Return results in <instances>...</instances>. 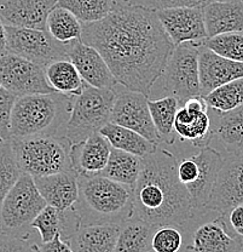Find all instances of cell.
I'll use <instances>...</instances> for the list:
<instances>
[{"instance_id": "6da1fadb", "label": "cell", "mask_w": 243, "mask_h": 252, "mask_svg": "<svg viewBox=\"0 0 243 252\" xmlns=\"http://www.w3.org/2000/svg\"><path fill=\"white\" fill-rule=\"evenodd\" d=\"M81 41L95 47L117 84L149 96L174 45L156 11L116 0L103 20L82 23Z\"/></svg>"}, {"instance_id": "7a4b0ae2", "label": "cell", "mask_w": 243, "mask_h": 252, "mask_svg": "<svg viewBox=\"0 0 243 252\" xmlns=\"http://www.w3.org/2000/svg\"><path fill=\"white\" fill-rule=\"evenodd\" d=\"M178 159L166 148L143 158V169L133 187V212L138 217L159 228L174 225L184 228L194 217V209L188 189L177 173Z\"/></svg>"}, {"instance_id": "3957f363", "label": "cell", "mask_w": 243, "mask_h": 252, "mask_svg": "<svg viewBox=\"0 0 243 252\" xmlns=\"http://www.w3.org/2000/svg\"><path fill=\"white\" fill-rule=\"evenodd\" d=\"M133 189L102 175L78 176L74 209L81 225H122L132 216Z\"/></svg>"}, {"instance_id": "277c9868", "label": "cell", "mask_w": 243, "mask_h": 252, "mask_svg": "<svg viewBox=\"0 0 243 252\" xmlns=\"http://www.w3.org/2000/svg\"><path fill=\"white\" fill-rule=\"evenodd\" d=\"M73 98L56 91L16 97L10 115L11 138L59 136L69 118Z\"/></svg>"}, {"instance_id": "5b68a950", "label": "cell", "mask_w": 243, "mask_h": 252, "mask_svg": "<svg viewBox=\"0 0 243 252\" xmlns=\"http://www.w3.org/2000/svg\"><path fill=\"white\" fill-rule=\"evenodd\" d=\"M11 142L21 172L35 178L73 170V143L65 136L11 138Z\"/></svg>"}, {"instance_id": "8992f818", "label": "cell", "mask_w": 243, "mask_h": 252, "mask_svg": "<svg viewBox=\"0 0 243 252\" xmlns=\"http://www.w3.org/2000/svg\"><path fill=\"white\" fill-rule=\"evenodd\" d=\"M115 97L114 89H98L85 84L82 93L73 98L69 118L59 136H65L75 144L98 132L110 122Z\"/></svg>"}, {"instance_id": "52a82bcc", "label": "cell", "mask_w": 243, "mask_h": 252, "mask_svg": "<svg viewBox=\"0 0 243 252\" xmlns=\"http://www.w3.org/2000/svg\"><path fill=\"white\" fill-rule=\"evenodd\" d=\"M46 205L34 177L22 172L0 206V222L4 233L21 234L23 229L30 228V223Z\"/></svg>"}, {"instance_id": "ba28073f", "label": "cell", "mask_w": 243, "mask_h": 252, "mask_svg": "<svg viewBox=\"0 0 243 252\" xmlns=\"http://www.w3.org/2000/svg\"><path fill=\"white\" fill-rule=\"evenodd\" d=\"M203 43L187 41L174 46L164 72V90L176 97L180 104L201 96L198 77V52Z\"/></svg>"}, {"instance_id": "9c48e42d", "label": "cell", "mask_w": 243, "mask_h": 252, "mask_svg": "<svg viewBox=\"0 0 243 252\" xmlns=\"http://www.w3.org/2000/svg\"><path fill=\"white\" fill-rule=\"evenodd\" d=\"M6 36L7 52L23 57L44 68L56 60L68 59V51L73 43L57 41L46 30L12 26H6Z\"/></svg>"}, {"instance_id": "30bf717a", "label": "cell", "mask_w": 243, "mask_h": 252, "mask_svg": "<svg viewBox=\"0 0 243 252\" xmlns=\"http://www.w3.org/2000/svg\"><path fill=\"white\" fill-rule=\"evenodd\" d=\"M0 84L16 97L54 93L45 77V68L17 55L0 56Z\"/></svg>"}, {"instance_id": "8fae6325", "label": "cell", "mask_w": 243, "mask_h": 252, "mask_svg": "<svg viewBox=\"0 0 243 252\" xmlns=\"http://www.w3.org/2000/svg\"><path fill=\"white\" fill-rule=\"evenodd\" d=\"M148 99L146 94L129 89L116 93L110 122L135 131L159 146L161 141L151 120Z\"/></svg>"}, {"instance_id": "7c38bea8", "label": "cell", "mask_w": 243, "mask_h": 252, "mask_svg": "<svg viewBox=\"0 0 243 252\" xmlns=\"http://www.w3.org/2000/svg\"><path fill=\"white\" fill-rule=\"evenodd\" d=\"M240 204H243V157L224 158L206 210L226 216Z\"/></svg>"}, {"instance_id": "4fadbf2b", "label": "cell", "mask_w": 243, "mask_h": 252, "mask_svg": "<svg viewBox=\"0 0 243 252\" xmlns=\"http://www.w3.org/2000/svg\"><path fill=\"white\" fill-rule=\"evenodd\" d=\"M202 6L168 7L156 11L161 26L174 46L187 41L203 43L208 38Z\"/></svg>"}, {"instance_id": "5bb4252c", "label": "cell", "mask_w": 243, "mask_h": 252, "mask_svg": "<svg viewBox=\"0 0 243 252\" xmlns=\"http://www.w3.org/2000/svg\"><path fill=\"white\" fill-rule=\"evenodd\" d=\"M174 132L183 142L202 148L213 138L208 107L201 96L192 97L179 107L174 119Z\"/></svg>"}, {"instance_id": "9a60e30c", "label": "cell", "mask_w": 243, "mask_h": 252, "mask_svg": "<svg viewBox=\"0 0 243 252\" xmlns=\"http://www.w3.org/2000/svg\"><path fill=\"white\" fill-rule=\"evenodd\" d=\"M226 216L218 215L214 220L200 224L194 230L191 244L184 252H240L243 249V238L231 234Z\"/></svg>"}, {"instance_id": "2e32d148", "label": "cell", "mask_w": 243, "mask_h": 252, "mask_svg": "<svg viewBox=\"0 0 243 252\" xmlns=\"http://www.w3.org/2000/svg\"><path fill=\"white\" fill-rule=\"evenodd\" d=\"M68 60L74 64L87 85L98 89H114L117 84L102 55L95 47L81 40L70 44Z\"/></svg>"}, {"instance_id": "e0dca14e", "label": "cell", "mask_w": 243, "mask_h": 252, "mask_svg": "<svg viewBox=\"0 0 243 252\" xmlns=\"http://www.w3.org/2000/svg\"><path fill=\"white\" fill-rule=\"evenodd\" d=\"M198 77L201 96H205L220 85L243 78V63L225 59L202 44L198 52Z\"/></svg>"}, {"instance_id": "ac0fdd59", "label": "cell", "mask_w": 243, "mask_h": 252, "mask_svg": "<svg viewBox=\"0 0 243 252\" xmlns=\"http://www.w3.org/2000/svg\"><path fill=\"white\" fill-rule=\"evenodd\" d=\"M57 0H0V18L5 26L46 30V20Z\"/></svg>"}, {"instance_id": "d6986e66", "label": "cell", "mask_w": 243, "mask_h": 252, "mask_svg": "<svg viewBox=\"0 0 243 252\" xmlns=\"http://www.w3.org/2000/svg\"><path fill=\"white\" fill-rule=\"evenodd\" d=\"M198 164V176L194 183L188 186V193L194 211H207V205L216 180L219 170L223 165L224 157L214 147L206 146L200 148L198 153L195 154Z\"/></svg>"}, {"instance_id": "ffe728a7", "label": "cell", "mask_w": 243, "mask_h": 252, "mask_svg": "<svg viewBox=\"0 0 243 252\" xmlns=\"http://www.w3.org/2000/svg\"><path fill=\"white\" fill-rule=\"evenodd\" d=\"M111 149L113 147L101 133H91L87 138L72 146V169L78 175H99L108 162Z\"/></svg>"}, {"instance_id": "44dd1931", "label": "cell", "mask_w": 243, "mask_h": 252, "mask_svg": "<svg viewBox=\"0 0 243 252\" xmlns=\"http://www.w3.org/2000/svg\"><path fill=\"white\" fill-rule=\"evenodd\" d=\"M208 114L212 135L226 153L224 158L243 157V104L225 113L208 108Z\"/></svg>"}, {"instance_id": "7402d4cb", "label": "cell", "mask_w": 243, "mask_h": 252, "mask_svg": "<svg viewBox=\"0 0 243 252\" xmlns=\"http://www.w3.org/2000/svg\"><path fill=\"white\" fill-rule=\"evenodd\" d=\"M78 173L74 170L35 177L36 187L46 204L59 211L73 209L78 199Z\"/></svg>"}, {"instance_id": "603a6c76", "label": "cell", "mask_w": 243, "mask_h": 252, "mask_svg": "<svg viewBox=\"0 0 243 252\" xmlns=\"http://www.w3.org/2000/svg\"><path fill=\"white\" fill-rule=\"evenodd\" d=\"M208 38L243 32V0L207 2L202 6Z\"/></svg>"}, {"instance_id": "cb8c5ba5", "label": "cell", "mask_w": 243, "mask_h": 252, "mask_svg": "<svg viewBox=\"0 0 243 252\" xmlns=\"http://www.w3.org/2000/svg\"><path fill=\"white\" fill-rule=\"evenodd\" d=\"M79 225L74 209L59 211L51 205H46L30 223V228L39 232L41 243H49L58 234L63 240L69 241Z\"/></svg>"}, {"instance_id": "d4e9b609", "label": "cell", "mask_w": 243, "mask_h": 252, "mask_svg": "<svg viewBox=\"0 0 243 252\" xmlns=\"http://www.w3.org/2000/svg\"><path fill=\"white\" fill-rule=\"evenodd\" d=\"M120 228L116 224H80L69 244L74 252H115Z\"/></svg>"}, {"instance_id": "484cf974", "label": "cell", "mask_w": 243, "mask_h": 252, "mask_svg": "<svg viewBox=\"0 0 243 252\" xmlns=\"http://www.w3.org/2000/svg\"><path fill=\"white\" fill-rule=\"evenodd\" d=\"M115 149L145 158L156 151L158 144L153 143L142 135L130 128L109 122L98 131Z\"/></svg>"}, {"instance_id": "4316f807", "label": "cell", "mask_w": 243, "mask_h": 252, "mask_svg": "<svg viewBox=\"0 0 243 252\" xmlns=\"http://www.w3.org/2000/svg\"><path fill=\"white\" fill-rule=\"evenodd\" d=\"M45 77L54 91L65 96L77 97L82 93L85 81L68 59L56 60L45 67Z\"/></svg>"}, {"instance_id": "83f0119b", "label": "cell", "mask_w": 243, "mask_h": 252, "mask_svg": "<svg viewBox=\"0 0 243 252\" xmlns=\"http://www.w3.org/2000/svg\"><path fill=\"white\" fill-rule=\"evenodd\" d=\"M143 169V158L120 151L111 149L110 157L106 167L99 175L129 186L133 189Z\"/></svg>"}, {"instance_id": "f1b7e54d", "label": "cell", "mask_w": 243, "mask_h": 252, "mask_svg": "<svg viewBox=\"0 0 243 252\" xmlns=\"http://www.w3.org/2000/svg\"><path fill=\"white\" fill-rule=\"evenodd\" d=\"M155 229L144 220L131 216L120 228L115 252H148Z\"/></svg>"}, {"instance_id": "f546056e", "label": "cell", "mask_w": 243, "mask_h": 252, "mask_svg": "<svg viewBox=\"0 0 243 252\" xmlns=\"http://www.w3.org/2000/svg\"><path fill=\"white\" fill-rule=\"evenodd\" d=\"M148 106L160 141L173 144L176 142L174 119L180 106L179 101L169 94L159 99H148Z\"/></svg>"}, {"instance_id": "4dcf8cb0", "label": "cell", "mask_w": 243, "mask_h": 252, "mask_svg": "<svg viewBox=\"0 0 243 252\" xmlns=\"http://www.w3.org/2000/svg\"><path fill=\"white\" fill-rule=\"evenodd\" d=\"M46 31L57 41L72 43L81 40L82 23L67 9L54 6L46 20Z\"/></svg>"}, {"instance_id": "1f68e13d", "label": "cell", "mask_w": 243, "mask_h": 252, "mask_svg": "<svg viewBox=\"0 0 243 252\" xmlns=\"http://www.w3.org/2000/svg\"><path fill=\"white\" fill-rule=\"evenodd\" d=\"M208 108L220 113L230 112L243 104V78L220 85L205 96H201Z\"/></svg>"}, {"instance_id": "d6a6232c", "label": "cell", "mask_w": 243, "mask_h": 252, "mask_svg": "<svg viewBox=\"0 0 243 252\" xmlns=\"http://www.w3.org/2000/svg\"><path fill=\"white\" fill-rule=\"evenodd\" d=\"M116 0H57L56 6L72 12L81 23L103 20L114 9Z\"/></svg>"}, {"instance_id": "836d02e7", "label": "cell", "mask_w": 243, "mask_h": 252, "mask_svg": "<svg viewBox=\"0 0 243 252\" xmlns=\"http://www.w3.org/2000/svg\"><path fill=\"white\" fill-rule=\"evenodd\" d=\"M21 173L11 140L0 137V206Z\"/></svg>"}, {"instance_id": "e575fe53", "label": "cell", "mask_w": 243, "mask_h": 252, "mask_svg": "<svg viewBox=\"0 0 243 252\" xmlns=\"http://www.w3.org/2000/svg\"><path fill=\"white\" fill-rule=\"evenodd\" d=\"M203 46L225 59L243 63V32H232L207 38L203 41Z\"/></svg>"}, {"instance_id": "d590c367", "label": "cell", "mask_w": 243, "mask_h": 252, "mask_svg": "<svg viewBox=\"0 0 243 252\" xmlns=\"http://www.w3.org/2000/svg\"><path fill=\"white\" fill-rule=\"evenodd\" d=\"M182 246V228L174 225H162L156 228L151 238V249L156 252H179Z\"/></svg>"}, {"instance_id": "8d00e7d4", "label": "cell", "mask_w": 243, "mask_h": 252, "mask_svg": "<svg viewBox=\"0 0 243 252\" xmlns=\"http://www.w3.org/2000/svg\"><path fill=\"white\" fill-rule=\"evenodd\" d=\"M0 252H38V245L22 233H2L0 234Z\"/></svg>"}, {"instance_id": "74e56055", "label": "cell", "mask_w": 243, "mask_h": 252, "mask_svg": "<svg viewBox=\"0 0 243 252\" xmlns=\"http://www.w3.org/2000/svg\"><path fill=\"white\" fill-rule=\"evenodd\" d=\"M16 96L0 84V137L11 140L10 136V115Z\"/></svg>"}, {"instance_id": "f35d334b", "label": "cell", "mask_w": 243, "mask_h": 252, "mask_svg": "<svg viewBox=\"0 0 243 252\" xmlns=\"http://www.w3.org/2000/svg\"><path fill=\"white\" fill-rule=\"evenodd\" d=\"M125 1L153 11L178 6H202L206 4L205 0H125Z\"/></svg>"}, {"instance_id": "ab89813d", "label": "cell", "mask_w": 243, "mask_h": 252, "mask_svg": "<svg viewBox=\"0 0 243 252\" xmlns=\"http://www.w3.org/2000/svg\"><path fill=\"white\" fill-rule=\"evenodd\" d=\"M227 222L235 234L243 238V204L237 205L226 215Z\"/></svg>"}, {"instance_id": "60d3db41", "label": "cell", "mask_w": 243, "mask_h": 252, "mask_svg": "<svg viewBox=\"0 0 243 252\" xmlns=\"http://www.w3.org/2000/svg\"><path fill=\"white\" fill-rule=\"evenodd\" d=\"M38 252H74V250L70 246L69 241L63 240L58 234L54 236V240L38 245Z\"/></svg>"}, {"instance_id": "b9f144b4", "label": "cell", "mask_w": 243, "mask_h": 252, "mask_svg": "<svg viewBox=\"0 0 243 252\" xmlns=\"http://www.w3.org/2000/svg\"><path fill=\"white\" fill-rule=\"evenodd\" d=\"M7 44V36H6V26L2 22L1 18H0V56H2L4 54H6Z\"/></svg>"}, {"instance_id": "7bdbcfd3", "label": "cell", "mask_w": 243, "mask_h": 252, "mask_svg": "<svg viewBox=\"0 0 243 252\" xmlns=\"http://www.w3.org/2000/svg\"><path fill=\"white\" fill-rule=\"evenodd\" d=\"M206 1V4H207V2H214V1H225V0H205Z\"/></svg>"}, {"instance_id": "ee69618b", "label": "cell", "mask_w": 243, "mask_h": 252, "mask_svg": "<svg viewBox=\"0 0 243 252\" xmlns=\"http://www.w3.org/2000/svg\"><path fill=\"white\" fill-rule=\"evenodd\" d=\"M4 233V230H2V225H1V222H0V234H2Z\"/></svg>"}, {"instance_id": "f6af8a7d", "label": "cell", "mask_w": 243, "mask_h": 252, "mask_svg": "<svg viewBox=\"0 0 243 252\" xmlns=\"http://www.w3.org/2000/svg\"><path fill=\"white\" fill-rule=\"evenodd\" d=\"M148 252H156V251H154V250H153V249H150V250H149Z\"/></svg>"}, {"instance_id": "bcb514c9", "label": "cell", "mask_w": 243, "mask_h": 252, "mask_svg": "<svg viewBox=\"0 0 243 252\" xmlns=\"http://www.w3.org/2000/svg\"><path fill=\"white\" fill-rule=\"evenodd\" d=\"M240 252H243V249H242V250H241V251H240Z\"/></svg>"}]
</instances>
